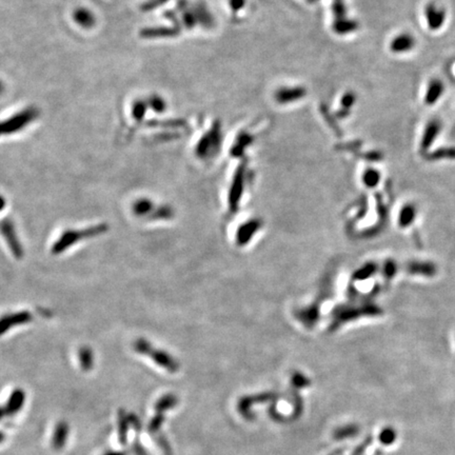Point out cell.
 Listing matches in <instances>:
<instances>
[{
    "instance_id": "6da1fadb",
    "label": "cell",
    "mask_w": 455,
    "mask_h": 455,
    "mask_svg": "<svg viewBox=\"0 0 455 455\" xmlns=\"http://www.w3.org/2000/svg\"><path fill=\"white\" fill-rule=\"evenodd\" d=\"M108 230L109 226L107 224H98L81 230H73V229L66 230L61 234L60 237L54 242V244L52 245L51 252L54 255H59L66 250L70 249L75 243L79 242L84 239H89L102 235V234L107 233Z\"/></svg>"
},
{
    "instance_id": "7a4b0ae2",
    "label": "cell",
    "mask_w": 455,
    "mask_h": 455,
    "mask_svg": "<svg viewBox=\"0 0 455 455\" xmlns=\"http://www.w3.org/2000/svg\"><path fill=\"white\" fill-rule=\"evenodd\" d=\"M133 349L138 354L150 357L156 365L164 368L168 371L176 372L179 368L178 361H176L173 356L163 350L154 348V346L146 339H137L133 343Z\"/></svg>"
},
{
    "instance_id": "3957f363",
    "label": "cell",
    "mask_w": 455,
    "mask_h": 455,
    "mask_svg": "<svg viewBox=\"0 0 455 455\" xmlns=\"http://www.w3.org/2000/svg\"><path fill=\"white\" fill-rule=\"evenodd\" d=\"M0 233L7 241L13 255L16 258H21L23 256V248L18 239L15 226L10 218H4L3 220H0Z\"/></svg>"
},
{
    "instance_id": "277c9868",
    "label": "cell",
    "mask_w": 455,
    "mask_h": 455,
    "mask_svg": "<svg viewBox=\"0 0 455 455\" xmlns=\"http://www.w3.org/2000/svg\"><path fill=\"white\" fill-rule=\"evenodd\" d=\"M33 320V314L30 311H19L14 313H7L0 317V336L6 334L12 328L27 324Z\"/></svg>"
},
{
    "instance_id": "5b68a950",
    "label": "cell",
    "mask_w": 455,
    "mask_h": 455,
    "mask_svg": "<svg viewBox=\"0 0 455 455\" xmlns=\"http://www.w3.org/2000/svg\"><path fill=\"white\" fill-rule=\"evenodd\" d=\"M425 17L428 28L431 31H438L441 29L447 19V13L444 8L438 7L436 4H428L425 8Z\"/></svg>"
},
{
    "instance_id": "8992f818",
    "label": "cell",
    "mask_w": 455,
    "mask_h": 455,
    "mask_svg": "<svg viewBox=\"0 0 455 455\" xmlns=\"http://www.w3.org/2000/svg\"><path fill=\"white\" fill-rule=\"evenodd\" d=\"M440 130H441V122L438 119L434 118L427 122L420 144V152L423 155L429 152V149L432 147L435 139L440 133Z\"/></svg>"
},
{
    "instance_id": "52a82bcc",
    "label": "cell",
    "mask_w": 455,
    "mask_h": 455,
    "mask_svg": "<svg viewBox=\"0 0 455 455\" xmlns=\"http://www.w3.org/2000/svg\"><path fill=\"white\" fill-rule=\"evenodd\" d=\"M415 46H417V39L414 36L410 33H401L392 39L391 44H390V50L393 53L402 54L408 53L415 48Z\"/></svg>"
},
{
    "instance_id": "ba28073f",
    "label": "cell",
    "mask_w": 455,
    "mask_h": 455,
    "mask_svg": "<svg viewBox=\"0 0 455 455\" xmlns=\"http://www.w3.org/2000/svg\"><path fill=\"white\" fill-rule=\"evenodd\" d=\"M445 92V85L438 78H433L428 84L426 94H425V103L427 106H434L435 103L439 100V98L443 96Z\"/></svg>"
},
{
    "instance_id": "9c48e42d",
    "label": "cell",
    "mask_w": 455,
    "mask_h": 455,
    "mask_svg": "<svg viewBox=\"0 0 455 455\" xmlns=\"http://www.w3.org/2000/svg\"><path fill=\"white\" fill-rule=\"evenodd\" d=\"M25 401V393L22 389H15L14 391L11 393L9 396V399L7 401L6 406V413L8 415H14L17 412H19Z\"/></svg>"
},
{
    "instance_id": "30bf717a",
    "label": "cell",
    "mask_w": 455,
    "mask_h": 455,
    "mask_svg": "<svg viewBox=\"0 0 455 455\" xmlns=\"http://www.w3.org/2000/svg\"><path fill=\"white\" fill-rule=\"evenodd\" d=\"M70 434V427L66 422H60L56 425L52 444L56 450H60L66 445Z\"/></svg>"
},
{
    "instance_id": "8fae6325",
    "label": "cell",
    "mask_w": 455,
    "mask_h": 455,
    "mask_svg": "<svg viewBox=\"0 0 455 455\" xmlns=\"http://www.w3.org/2000/svg\"><path fill=\"white\" fill-rule=\"evenodd\" d=\"M406 271L411 274H419L424 276H433L436 273V267L431 263H417L413 262L407 265Z\"/></svg>"
},
{
    "instance_id": "7c38bea8",
    "label": "cell",
    "mask_w": 455,
    "mask_h": 455,
    "mask_svg": "<svg viewBox=\"0 0 455 455\" xmlns=\"http://www.w3.org/2000/svg\"><path fill=\"white\" fill-rule=\"evenodd\" d=\"M78 359H79L80 367L84 371L89 372L94 368L95 356L93 350L88 346H84L78 351Z\"/></svg>"
},
{
    "instance_id": "4fadbf2b",
    "label": "cell",
    "mask_w": 455,
    "mask_h": 455,
    "mask_svg": "<svg viewBox=\"0 0 455 455\" xmlns=\"http://www.w3.org/2000/svg\"><path fill=\"white\" fill-rule=\"evenodd\" d=\"M428 161H438L441 159H455V147H443L425 155Z\"/></svg>"
},
{
    "instance_id": "5bb4252c",
    "label": "cell",
    "mask_w": 455,
    "mask_h": 455,
    "mask_svg": "<svg viewBox=\"0 0 455 455\" xmlns=\"http://www.w3.org/2000/svg\"><path fill=\"white\" fill-rule=\"evenodd\" d=\"M155 209V205L153 201H151L148 198H139L132 204V212L137 217H149L153 210Z\"/></svg>"
},
{
    "instance_id": "9a60e30c",
    "label": "cell",
    "mask_w": 455,
    "mask_h": 455,
    "mask_svg": "<svg viewBox=\"0 0 455 455\" xmlns=\"http://www.w3.org/2000/svg\"><path fill=\"white\" fill-rule=\"evenodd\" d=\"M130 421L127 413L123 410H119L118 413V439L121 445L127 444L128 429H129Z\"/></svg>"
},
{
    "instance_id": "2e32d148",
    "label": "cell",
    "mask_w": 455,
    "mask_h": 455,
    "mask_svg": "<svg viewBox=\"0 0 455 455\" xmlns=\"http://www.w3.org/2000/svg\"><path fill=\"white\" fill-rule=\"evenodd\" d=\"M415 215H417V209L412 204H407L401 209L399 215V225L400 227L405 228L411 225L414 222Z\"/></svg>"
},
{
    "instance_id": "e0dca14e",
    "label": "cell",
    "mask_w": 455,
    "mask_h": 455,
    "mask_svg": "<svg viewBox=\"0 0 455 455\" xmlns=\"http://www.w3.org/2000/svg\"><path fill=\"white\" fill-rule=\"evenodd\" d=\"M174 215L173 210L168 205H160L155 206V209L151 213V215L148 217L150 220H168L171 219Z\"/></svg>"
},
{
    "instance_id": "ac0fdd59",
    "label": "cell",
    "mask_w": 455,
    "mask_h": 455,
    "mask_svg": "<svg viewBox=\"0 0 455 455\" xmlns=\"http://www.w3.org/2000/svg\"><path fill=\"white\" fill-rule=\"evenodd\" d=\"M177 404V398L173 394H167L160 397L155 405V409L157 413H162L166 410L175 407Z\"/></svg>"
},
{
    "instance_id": "d6986e66",
    "label": "cell",
    "mask_w": 455,
    "mask_h": 455,
    "mask_svg": "<svg viewBox=\"0 0 455 455\" xmlns=\"http://www.w3.org/2000/svg\"><path fill=\"white\" fill-rule=\"evenodd\" d=\"M381 179V174L375 170H369L366 172L365 176H363V181L368 187H375L379 184Z\"/></svg>"
},
{
    "instance_id": "ffe728a7",
    "label": "cell",
    "mask_w": 455,
    "mask_h": 455,
    "mask_svg": "<svg viewBox=\"0 0 455 455\" xmlns=\"http://www.w3.org/2000/svg\"><path fill=\"white\" fill-rule=\"evenodd\" d=\"M163 421H164V418H163L162 413L156 414L149 424V431L152 433L157 432L159 430V428L161 427Z\"/></svg>"
},
{
    "instance_id": "44dd1931",
    "label": "cell",
    "mask_w": 455,
    "mask_h": 455,
    "mask_svg": "<svg viewBox=\"0 0 455 455\" xmlns=\"http://www.w3.org/2000/svg\"><path fill=\"white\" fill-rule=\"evenodd\" d=\"M384 272H385V274H386L387 277H391V276H393V275L395 274V272H396V265H395L393 262H389V263H387V264L385 265Z\"/></svg>"
},
{
    "instance_id": "7402d4cb",
    "label": "cell",
    "mask_w": 455,
    "mask_h": 455,
    "mask_svg": "<svg viewBox=\"0 0 455 455\" xmlns=\"http://www.w3.org/2000/svg\"><path fill=\"white\" fill-rule=\"evenodd\" d=\"M103 455H127V454L122 451H110V452L105 453Z\"/></svg>"
},
{
    "instance_id": "603a6c76",
    "label": "cell",
    "mask_w": 455,
    "mask_h": 455,
    "mask_svg": "<svg viewBox=\"0 0 455 455\" xmlns=\"http://www.w3.org/2000/svg\"><path fill=\"white\" fill-rule=\"evenodd\" d=\"M5 205H6V200H5V198L3 196H0V211L4 209Z\"/></svg>"
},
{
    "instance_id": "cb8c5ba5",
    "label": "cell",
    "mask_w": 455,
    "mask_h": 455,
    "mask_svg": "<svg viewBox=\"0 0 455 455\" xmlns=\"http://www.w3.org/2000/svg\"><path fill=\"white\" fill-rule=\"evenodd\" d=\"M5 414H7L6 410L3 409V408H0V420H2L5 417Z\"/></svg>"
},
{
    "instance_id": "d4e9b609",
    "label": "cell",
    "mask_w": 455,
    "mask_h": 455,
    "mask_svg": "<svg viewBox=\"0 0 455 455\" xmlns=\"http://www.w3.org/2000/svg\"><path fill=\"white\" fill-rule=\"evenodd\" d=\"M5 438H6L5 434H4V433H3L2 431H0V444H2V443H3V441L5 440Z\"/></svg>"
}]
</instances>
